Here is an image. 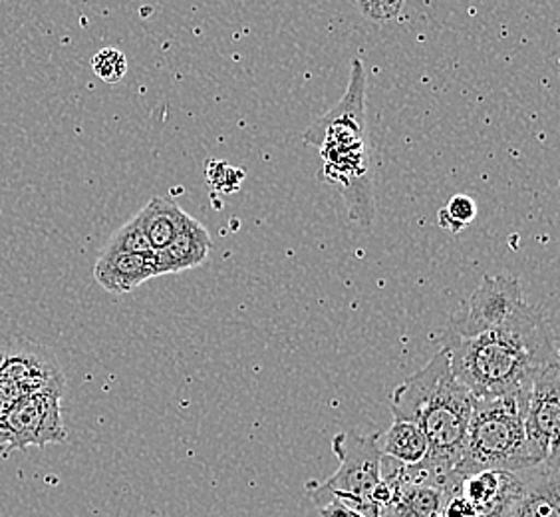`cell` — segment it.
<instances>
[{
	"label": "cell",
	"mask_w": 560,
	"mask_h": 517,
	"mask_svg": "<svg viewBox=\"0 0 560 517\" xmlns=\"http://www.w3.org/2000/svg\"><path fill=\"white\" fill-rule=\"evenodd\" d=\"M438 343L475 402L530 390L540 370L559 360L545 314L527 301L499 329L471 338L440 333Z\"/></svg>",
	"instance_id": "obj_1"
},
{
	"label": "cell",
	"mask_w": 560,
	"mask_h": 517,
	"mask_svg": "<svg viewBox=\"0 0 560 517\" xmlns=\"http://www.w3.org/2000/svg\"><path fill=\"white\" fill-rule=\"evenodd\" d=\"M394 421L411 422L425 436L428 460L457 468L474 412V399L453 375L445 351L406 378L392 394Z\"/></svg>",
	"instance_id": "obj_2"
},
{
	"label": "cell",
	"mask_w": 560,
	"mask_h": 517,
	"mask_svg": "<svg viewBox=\"0 0 560 517\" xmlns=\"http://www.w3.org/2000/svg\"><path fill=\"white\" fill-rule=\"evenodd\" d=\"M528 392L487 402L474 400L464 452L455 468L457 474L467 478L481 472H523L539 466L525 432Z\"/></svg>",
	"instance_id": "obj_3"
},
{
	"label": "cell",
	"mask_w": 560,
	"mask_h": 517,
	"mask_svg": "<svg viewBox=\"0 0 560 517\" xmlns=\"http://www.w3.org/2000/svg\"><path fill=\"white\" fill-rule=\"evenodd\" d=\"M332 450L340 466L326 482H308L304 492L314 506L320 507L332 497L362 517H382V507L372 502L376 485L382 482L384 453L377 446V434L340 432L332 440Z\"/></svg>",
	"instance_id": "obj_4"
},
{
	"label": "cell",
	"mask_w": 560,
	"mask_h": 517,
	"mask_svg": "<svg viewBox=\"0 0 560 517\" xmlns=\"http://www.w3.org/2000/svg\"><path fill=\"white\" fill-rule=\"evenodd\" d=\"M65 390H40L0 416V452H14L68 440L62 418Z\"/></svg>",
	"instance_id": "obj_5"
},
{
	"label": "cell",
	"mask_w": 560,
	"mask_h": 517,
	"mask_svg": "<svg viewBox=\"0 0 560 517\" xmlns=\"http://www.w3.org/2000/svg\"><path fill=\"white\" fill-rule=\"evenodd\" d=\"M40 390H65V375L55 355L28 341L0 346V416Z\"/></svg>",
	"instance_id": "obj_6"
},
{
	"label": "cell",
	"mask_w": 560,
	"mask_h": 517,
	"mask_svg": "<svg viewBox=\"0 0 560 517\" xmlns=\"http://www.w3.org/2000/svg\"><path fill=\"white\" fill-rule=\"evenodd\" d=\"M525 302L523 287L513 275H486L462 313L453 314L442 333L471 338L499 329Z\"/></svg>",
	"instance_id": "obj_7"
},
{
	"label": "cell",
	"mask_w": 560,
	"mask_h": 517,
	"mask_svg": "<svg viewBox=\"0 0 560 517\" xmlns=\"http://www.w3.org/2000/svg\"><path fill=\"white\" fill-rule=\"evenodd\" d=\"M366 112V72L360 60L352 62V76L345 97L304 131V141L316 148L364 146Z\"/></svg>",
	"instance_id": "obj_8"
},
{
	"label": "cell",
	"mask_w": 560,
	"mask_h": 517,
	"mask_svg": "<svg viewBox=\"0 0 560 517\" xmlns=\"http://www.w3.org/2000/svg\"><path fill=\"white\" fill-rule=\"evenodd\" d=\"M560 430V367L559 360L542 368L533 380L525 412L528 448L537 462L542 463L559 452Z\"/></svg>",
	"instance_id": "obj_9"
},
{
	"label": "cell",
	"mask_w": 560,
	"mask_h": 517,
	"mask_svg": "<svg viewBox=\"0 0 560 517\" xmlns=\"http://www.w3.org/2000/svg\"><path fill=\"white\" fill-rule=\"evenodd\" d=\"M559 452L523 470V487L505 517H559Z\"/></svg>",
	"instance_id": "obj_10"
},
{
	"label": "cell",
	"mask_w": 560,
	"mask_h": 517,
	"mask_svg": "<svg viewBox=\"0 0 560 517\" xmlns=\"http://www.w3.org/2000/svg\"><path fill=\"white\" fill-rule=\"evenodd\" d=\"M523 487V472H481L467 475L462 496L477 517H505Z\"/></svg>",
	"instance_id": "obj_11"
},
{
	"label": "cell",
	"mask_w": 560,
	"mask_h": 517,
	"mask_svg": "<svg viewBox=\"0 0 560 517\" xmlns=\"http://www.w3.org/2000/svg\"><path fill=\"white\" fill-rule=\"evenodd\" d=\"M155 277L153 253H106L94 265V279L106 291L126 295Z\"/></svg>",
	"instance_id": "obj_12"
},
{
	"label": "cell",
	"mask_w": 560,
	"mask_h": 517,
	"mask_svg": "<svg viewBox=\"0 0 560 517\" xmlns=\"http://www.w3.org/2000/svg\"><path fill=\"white\" fill-rule=\"evenodd\" d=\"M211 249L213 243L206 227L191 217L189 223L184 227V231L173 239L172 245L153 253L155 277L199 267L201 263H206Z\"/></svg>",
	"instance_id": "obj_13"
},
{
	"label": "cell",
	"mask_w": 560,
	"mask_h": 517,
	"mask_svg": "<svg viewBox=\"0 0 560 517\" xmlns=\"http://www.w3.org/2000/svg\"><path fill=\"white\" fill-rule=\"evenodd\" d=\"M189 219L191 216L185 214L179 205L163 197H153L150 204L136 216V221L140 223L141 231L148 239L153 253L172 245L173 239L184 231Z\"/></svg>",
	"instance_id": "obj_14"
},
{
	"label": "cell",
	"mask_w": 560,
	"mask_h": 517,
	"mask_svg": "<svg viewBox=\"0 0 560 517\" xmlns=\"http://www.w3.org/2000/svg\"><path fill=\"white\" fill-rule=\"evenodd\" d=\"M377 446L384 453V458L401 466H418L430 453L425 436L411 422L394 421L389 430L377 434Z\"/></svg>",
	"instance_id": "obj_15"
},
{
	"label": "cell",
	"mask_w": 560,
	"mask_h": 517,
	"mask_svg": "<svg viewBox=\"0 0 560 517\" xmlns=\"http://www.w3.org/2000/svg\"><path fill=\"white\" fill-rule=\"evenodd\" d=\"M477 217V204L469 195L457 194L453 195L452 199L445 204V207L440 209V226L452 233H459L464 231L465 227L471 226Z\"/></svg>",
	"instance_id": "obj_16"
},
{
	"label": "cell",
	"mask_w": 560,
	"mask_h": 517,
	"mask_svg": "<svg viewBox=\"0 0 560 517\" xmlns=\"http://www.w3.org/2000/svg\"><path fill=\"white\" fill-rule=\"evenodd\" d=\"M104 251L106 253H153L136 217L130 219L126 226L119 227Z\"/></svg>",
	"instance_id": "obj_17"
},
{
	"label": "cell",
	"mask_w": 560,
	"mask_h": 517,
	"mask_svg": "<svg viewBox=\"0 0 560 517\" xmlns=\"http://www.w3.org/2000/svg\"><path fill=\"white\" fill-rule=\"evenodd\" d=\"M94 74L106 84H118L128 72V58L118 48H102L92 58Z\"/></svg>",
	"instance_id": "obj_18"
},
{
	"label": "cell",
	"mask_w": 560,
	"mask_h": 517,
	"mask_svg": "<svg viewBox=\"0 0 560 517\" xmlns=\"http://www.w3.org/2000/svg\"><path fill=\"white\" fill-rule=\"evenodd\" d=\"M360 9L364 12V16L374 22L394 21L399 12L404 11V2L398 0H368L360 2Z\"/></svg>",
	"instance_id": "obj_19"
},
{
	"label": "cell",
	"mask_w": 560,
	"mask_h": 517,
	"mask_svg": "<svg viewBox=\"0 0 560 517\" xmlns=\"http://www.w3.org/2000/svg\"><path fill=\"white\" fill-rule=\"evenodd\" d=\"M443 517H474V507L469 506V502L462 494L445 499L442 506Z\"/></svg>",
	"instance_id": "obj_20"
},
{
	"label": "cell",
	"mask_w": 560,
	"mask_h": 517,
	"mask_svg": "<svg viewBox=\"0 0 560 517\" xmlns=\"http://www.w3.org/2000/svg\"><path fill=\"white\" fill-rule=\"evenodd\" d=\"M318 514H320V517H362L354 514L352 509L342 506L335 497L330 502H326L324 506L318 507Z\"/></svg>",
	"instance_id": "obj_21"
},
{
	"label": "cell",
	"mask_w": 560,
	"mask_h": 517,
	"mask_svg": "<svg viewBox=\"0 0 560 517\" xmlns=\"http://www.w3.org/2000/svg\"><path fill=\"white\" fill-rule=\"evenodd\" d=\"M431 517H443L442 514H433Z\"/></svg>",
	"instance_id": "obj_22"
},
{
	"label": "cell",
	"mask_w": 560,
	"mask_h": 517,
	"mask_svg": "<svg viewBox=\"0 0 560 517\" xmlns=\"http://www.w3.org/2000/svg\"><path fill=\"white\" fill-rule=\"evenodd\" d=\"M474 517H477V516H474Z\"/></svg>",
	"instance_id": "obj_23"
}]
</instances>
